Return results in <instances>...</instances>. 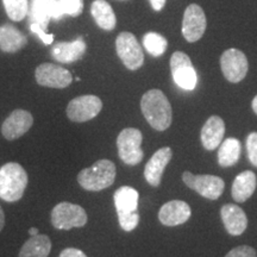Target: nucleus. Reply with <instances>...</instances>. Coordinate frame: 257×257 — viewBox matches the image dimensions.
I'll return each instance as SVG.
<instances>
[{"label":"nucleus","mask_w":257,"mask_h":257,"mask_svg":"<svg viewBox=\"0 0 257 257\" xmlns=\"http://www.w3.org/2000/svg\"><path fill=\"white\" fill-rule=\"evenodd\" d=\"M143 46L150 55L159 57L166 53L168 41L157 32H148L143 37Z\"/></svg>","instance_id":"26"},{"label":"nucleus","mask_w":257,"mask_h":257,"mask_svg":"<svg viewBox=\"0 0 257 257\" xmlns=\"http://www.w3.org/2000/svg\"><path fill=\"white\" fill-rule=\"evenodd\" d=\"M182 181L187 187L210 200L219 199L225 187L224 180L216 175H194L189 172H185L182 174Z\"/></svg>","instance_id":"8"},{"label":"nucleus","mask_w":257,"mask_h":257,"mask_svg":"<svg viewBox=\"0 0 257 257\" xmlns=\"http://www.w3.org/2000/svg\"><path fill=\"white\" fill-rule=\"evenodd\" d=\"M248 159L253 167H257V133H251L246 137Z\"/></svg>","instance_id":"29"},{"label":"nucleus","mask_w":257,"mask_h":257,"mask_svg":"<svg viewBox=\"0 0 257 257\" xmlns=\"http://www.w3.org/2000/svg\"><path fill=\"white\" fill-rule=\"evenodd\" d=\"M30 29H31V31L34 32V34H37V36L41 38V41L43 42L44 44H47V46H50V44L54 42V35L53 34H47V31L44 30V29L42 28L40 24L31 22Z\"/></svg>","instance_id":"31"},{"label":"nucleus","mask_w":257,"mask_h":257,"mask_svg":"<svg viewBox=\"0 0 257 257\" xmlns=\"http://www.w3.org/2000/svg\"><path fill=\"white\" fill-rule=\"evenodd\" d=\"M115 180V166L110 160H99L78 174V182L83 189L99 192L110 187Z\"/></svg>","instance_id":"3"},{"label":"nucleus","mask_w":257,"mask_h":257,"mask_svg":"<svg viewBox=\"0 0 257 257\" xmlns=\"http://www.w3.org/2000/svg\"><path fill=\"white\" fill-rule=\"evenodd\" d=\"M59 5L63 16L68 15L76 17L83 11V0H59Z\"/></svg>","instance_id":"28"},{"label":"nucleus","mask_w":257,"mask_h":257,"mask_svg":"<svg viewBox=\"0 0 257 257\" xmlns=\"http://www.w3.org/2000/svg\"><path fill=\"white\" fill-rule=\"evenodd\" d=\"M9 18L14 22H22L29 14L28 0H3Z\"/></svg>","instance_id":"27"},{"label":"nucleus","mask_w":257,"mask_h":257,"mask_svg":"<svg viewBox=\"0 0 257 257\" xmlns=\"http://www.w3.org/2000/svg\"><path fill=\"white\" fill-rule=\"evenodd\" d=\"M170 70L174 82L185 91H193L198 83V75L191 59L182 51H175L170 57Z\"/></svg>","instance_id":"7"},{"label":"nucleus","mask_w":257,"mask_h":257,"mask_svg":"<svg viewBox=\"0 0 257 257\" xmlns=\"http://www.w3.org/2000/svg\"><path fill=\"white\" fill-rule=\"evenodd\" d=\"M28 44V38L11 24L0 27V49L4 53H17Z\"/></svg>","instance_id":"22"},{"label":"nucleus","mask_w":257,"mask_h":257,"mask_svg":"<svg viewBox=\"0 0 257 257\" xmlns=\"http://www.w3.org/2000/svg\"><path fill=\"white\" fill-rule=\"evenodd\" d=\"M4 225H5V214L2 206H0V231L4 229Z\"/></svg>","instance_id":"34"},{"label":"nucleus","mask_w":257,"mask_h":257,"mask_svg":"<svg viewBox=\"0 0 257 257\" xmlns=\"http://www.w3.org/2000/svg\"><path fill=\"white\" fill-rule=\"evenodd\" d=\"M220 67L227 81L240 82L248 74L249 63L244 53L238 49H227L220 57Z\"/></svg>","instance_id":"10"},{"label":"nucleus","mask_w":257,"mask_h":257,"mask_svg":"<svg viewBox=\"0 0 257 257\" xmlns=\"http://www.w3.org/2000/svg\"><path fill=\"white\" fill-rule=\"evenodd\" d=\"M35 78L40 86L49 88H66L72 83L69 70L53 63H42L35 70Z\"/></svg>","instance_id":"11"},{"label":"nucleus","mask_w":257,"mask_h":257,"mask_svg":"<svg viewBox=\"0 0 257 257\" xmlns=\"http://www.w3.org/2000/svg\"><path fill=\"white\" fill-rule=\"evenodd\" d=\"M102 101L96 95H80L69 101L67 106V117L74 123H85L100 113Z\"/></svg>","instance_id":"9"},{"label":"nucleus","mask_w":257,"mask_h":257,"mask_svg":"<svg viewBox=\"0 0 257 257\" xmlns=\"http://www.w3.org/2000/svg\"><path fill=\"white\" fill-rule=\"evenodd\" d=\"M91 14L96 25L102 30H113L117 24L115 15L111 5L105 0H94L91 5Z\"/></svg>","instance_id":"23"},{"label":"nucleus","mask_w":257,"mask_h":257,"mask_svg":"<svg viewBox=\"0 0 257 257\" xmlns=\"http://www.w3.org/2000/svg\"><path fill=\"white\" fill-rule=\"evenodd\" d=\"M51 250V240L47 234L31 236L22 246L18 257H48Z\"/></svg>","instance_id":"24"},{"label":"nucleus","mask_w":257,"mask_h":257,"mask_svg":"<svg viewBox=\"0 0 257 257\" xmlns=\"http://www.w3.org/2000/svg\"><path fill=\"white\" fill-rule=\"evenodd\" d=\"M138 200L140 194L130 186H123L114 192L113 201L117 210L118 218L124 216H134L138 213Z\"/></svg>","instance_id":"18"},{"label":"nucleus","mask_w":257,"mask_h":257,"mask_svg":"<svg viewBox=\"0 0 257 257\" xmlns=\"http://www.w3.org/2000/svg\"><path fill=\"white\" fill-rule=\"evenodd\" d=\"M86 48L87 47L82 38L73 42H59L53 47L51 55L61 63H73L85 55Z\"/></svg>","instance_id":"20"},{"label":"nucleus","mask_w":257,"mask_h":257,"mask_svg":"<svg viewBox=\"0 0 257 257\" xmlns=\"http://www.w3.org/2000/svg\"><path fill=\"white\" fill-rule=\"evenodd\" d=\"M192 216V210L187 202L172 200L160 208L159 219L166 226H176L185 224Z\"/></svg>","instance_id":"16"},{"label":"nucleus","mask_w":257,"mask_h":257,"mask_svg":"<svg viewBox=\"0 0 257 257\" xmlns=\"http://www.w3.org/2000/svg\"><path fill=\"white\" fill-rule=\"evenodd\" d=\"M225 135V123L218 115H211L201 128L200 138L206 150H214L223 142Z\"/></svg>","instance_id":"19"},{"label":"nucleus","mask_w":257,"mask_h":257,"mask_svg":"<svg viewBox=\"0 0 257 257\" xmlns=\"http://www.w3.org/2000/svg\"><path fill=\"white\" fill-rule=\"evenodd\" d=\"M29 11L31 22L40 24L44 30H47L51 19L59 21L61 17H63L59 0H32Z\"/></svg>","instance_id":"14"},{"label":"nucleus","mask_w":257,"mask_h":257,"mask_svg":"<svg viewBox=\"0 0 257 257\" xmlns=\"http://www.w3.org/2000/svg\"><path fill=\"white\" fill-rule=\"evenodd\" d=\"M220 217L225 229L232 236H240L248 227V218L245 212L238 205H224L220 210Z\"/></svg>","instance_id":"17"},{"label":"nucleus","mask_w":257,"mask_h":257,"mask_svg":"<svg viewBox=\"0 0 257 257\" xmlns=\"http://www.w3.org/2000/svg\"><path fill=\"white\" fill-rule=\"evenodd\" d=\"M87 213L80 205L62 201L51 211V224L57 230L68 231L87 224Z\"/></svg>","instance_id":"5"},{"label":"nucleus","mask_w":257,"mask_h":257,"mask_svg":"<svg viewBox=\"0 0 257 257\" xmlns=\"http://www.w3.org/2000/svg\"><path fill=\"white\" fill-rule=\"evenodd\" d=\"M206 16L204 10L197 4H191L186 9L182 21V35L189 43H194L204 36L206 30Z\"/></svg>","instance_id":"12"},{"label":"nucleus","mask_w":257,"mask_h":257,"mask_svg":"<svg viewBox=\"0 0 257 257\" xmlns=\"http://www.w3.org/2000/svg\"><path fill=\"white\" fill-rule=\"evenodd\" d=\"M143 135L138 128L126 127L120 131L117 138V148L119 159L127 166H137L143 160V150L141 146Z\"/></svg>","instance_id":"4"},{"label":"nucleus","mask_w":257,"mask_h":257,"mask_svg":"<svg viewBox=\"0 0 257 257\" xmlns=\"http://www.w3.org/2000/svg\"><path fill=\"white\" fill-rule=\"evenodd\" d=\"M152 8L155 10V11H161L166 5V0H149Z\"/></svg>","instance_id":"33"},{"label":"nucleus","mask_w":257,"mask_h":257,"mask_svg":"<svg viewBox=\"0 0 257 257\" xmlns=\"http://www.w3.org/2000/svg\"><path fill=\"white\" fill-rule=\"evenodd\" d=\"M117 55L127 69L137 70L143 66L144 54L140 42L131 32H121L115 40Z\"/></svg>","instance_id":"6"},{"label":"nucleus","mask_w":257,"mask_h":257,"mask_svg":"<svg viewBox=\"0 0 257 257\" xmlns=\"http://www.w3.org/2000/svg\"><path fill=\"white\" fill-rule=\"evenodd\" d=\"M257 186L256 174L251 170L242 172L234 178L231 194L234 201L244 202L251 197Z\"/></svg>","instance_id":"21"},{"label":"nucleus","mask_w":257,"mask_h":257,"mask_svg":"<svg viewBox=\"0 0 257 257\" xmlns=\"http://www.w3.org/2000/svg\"><path fill=\"white\" fill-rule=\"evenodd\" d=\"M251 106H252V110H253V112H255V113L257 114V95L255 96V98L252 99Z\"/></svg>","instance_id":"35"},{"label":"nucleus","mask_w":257,"mask_h":257,"mask_svg":"<svg viewBox=\"0 0 257 257\" xmlns=\"http://www.w3.org/2000/svg\"><path fill=\"white\" fill-rule=\"evenodd\" d=\"M29 233H30V236H36V234H38V229L37 227H31L29 230Z\"/></svg>","instance_id":"36"},{"label":"nucleus","mask_w":257,"mask_h":257,"mask_svg":"<svg viewBox=\"0 0 257 257\" xmlns=\"http://www.w3.org/2000/svg\"><path fill=\"white\" fill-rule=\"evenodd\" d=\"M60 257H87V255L79 249L67 248L61 251Z\"/></svg>","instance_id":"32"},{"label":"nucleus","mask_w":257,"mask_h":257,"mask_svg":"<svg viewBox=\"0 0 257 257\" xmlns=\"http://www.w3.org/2000/svg\"><path fill=\"white\" fill-rule=\"evenodd\" d=\"M34 124V117L29 111L15 110L2 125V134L8 141H15L24 136Z\"/></svg>","instance_id":"13"},{"label":"nucleus","mask_w":257,"mask_h":257,"mask_svg":"<svg viewBox=\"0 0 257 257\" xmlns=\"http://www.w3.org/2000/svg\"><path fill=\"white\" fill-rule=\"evenodd\" d=\"M28 173L19 163L8 162L0 168V199L6 202L21 200L28 187Z\"/></svg>","instance_id":"2"},{"label":"nucleus","mask_w":257,"mask_h":257,"mask_svg":"<svg viewBox=\"0 0 257 257\" xmlns=\"http://www.w3.org/2000/svg\"><path fill=\"white\" fill-rule=\"evenodd\" d=\"M141 110L150 126L157 131H165L172 125V105L160 89H150L142 96Z\"/></svg>","instance_id":"1"},{"label":"nucleus","mask_w":257,"mask_h":257,"mask_svg":"<svg viewBox=\"0 0 257 257\" xmlns=\"http://www.w3.org/2000/svg\"><path fill=\"white\" fill-rule=\"evenodd\" d=\"M240 142L237 138H226L223 141L218 150V163L224 168L236 165L240 159Z\"/></svg>","instance_id":"25"},{"label":"nucleus","mask_w":257,"mask_h":257,"mask_svg":"<svg viewBox=\"0 0 257 257\" xmlns=\"http://www.w3.org/2000/svg\"><path fill=\"white\" fill-rule=\"evenodd\" d=\"M225 257H256V250L248 245H239L230 250Z\"/></svg>","instance_id":"30"},{"label":"nucleus","mask_w":257,"mask_h":257,"mask_svg":"<svg viewBox=\"0 0 257 257\" xmlns=\"http://www.w3.org/2000/svg\"><path fill=\"white\" fill-rule=\"evenodd\" d=\"M173 157V152L169 147L161 148L152 156V159L148 161L144 168V178L149 185L157 187L161 184L163 172L166 167L168 166Z\"/></svg>","instance_id":"15"}]
</instances>
